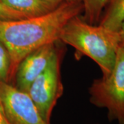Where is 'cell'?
I'll return each instance as SVG.
<instances>
[{
	"instance_id": "cell-1",
	"label": "cell",
	"mask_w": 124,
	"mask_h": 124,
	"mask_svg": "<svg viewBox=\"0 0 124 124\" xmlns=\"http://www.w3.org/2000/svg\"><path fill=\"white\" fill-rule=\"evenodd\" d=\"M82 12L81 1H66L44 15L0 21V41L10 57L9 83L15 79L18 65L23 58L44 45L59 41L66 23Z\"/></svg>"
},
{
	"instance_id": "cell-2",
	"label": "cell",
	"mask_w": 124,
	"mask_h": 124,
	"mask_svg": "<svg viewBox=\"0 0 124 124\" xmlns=\"http://www.w3.org/2000/svg\"><path fill=\"white\" fill-rule=\"evenodd\" d=\"M59 40L73 47L80 55L93 60L100 68L103 76L109 75L113 70L119 47L118 32L100 24L89 23L79 15L66 23Z\"/></svg>"
},
{
	"instance_id": "cell-3",
	"label": "cell",
	"mask_w": 124,
	"mask_h": 124,
	"mask_svg": "<svg viewBox=\"0 0 124 124\" xmlns=\"http://www.w3.org/2000/svg\"><path fill=\"white\" fill-rule=\"evenodd\" d=\"M88 93L90 103L106 109L110 122L124 124V48L119 46L117 50L112 71L93 80Z\"/></svg>"
},
{
	"instance_id": "cell-4",
	"label": "cell",
	"mask_w": 124,
	"mask_h": 124,
	"mask_svg": "<svg viewBox=\"0 0 124 124\" xmlns=\"http://www.w3.org/2000/svg\"><path fill=\"white\" fill-rule=\"evenodd\" d=\"M63 54V49L57 46L48 66L34 80L27 91L40 116L47 124H50L54 108L63 93L61 79Z\"/></svg>"
},
{
	"instance_id": "cell-5",
	"label": "cell",
	"mask_w": 124,
	"mask_h": 124,
	"mask_svg": "<svg viewBox=\"0 0 124 124\" xmlns=\"http://www.w3.org/2000/svg\"><path fill=\"white\" fill-rule=\"evenodd\" d=\"M0 108L8 124H47L28 93L1 80Z\"/></svg>"
},
{
	"instance_id": "cell-6",
	"label": "cell",
	"mask_w": 124,
	"mask_h": 124,
	"mask_svg": "<svg viewBox=\"0 0 124 124\" xmlns=\"http://www.w3.org/2000/svg\"><path fill=\"white\" fill-rule=\"evenodd\" d=\"M58 41L31 52L18 65L15 75V87L27 93L31 84L48 66L57 48Z\"/></svg>"
},
{
	"instance_id": "cell-7",
	"label": "cell",
	"mask_w": 124,
	"mask_h": 124,
	"mask_svg": "<svg viewBox=\"0 0 124 124\" xmlns=\"http://www.w3.org/2000/svg\"><path fill=\"white\" fill-rule=\"evenodd\" d=\"M10 8L27 17L44 15L54 11L65 0H1Z\"/></svg>"
},
{
	"instance_id": "cell-8",
	"label": "cell",
	"mask_w": 124,
	"mask_h": 124,
	"mask_svg": "<svg viewBox=\"0 0 124 124\" xmlns=\"http://www.w3.org/2000/svg\"><path fill=\"white\" fill-rule=\"evenodd\" d=\"M124 19V0H108L98 24L118 32Z\"/></svg>"
},
{
	"instance_id": "cell-9",
	"label": "cell",
	"mask_w": 124,
	"mask_h": 124,
	"mask_svg": "<svg viewBox=\"0 0 124 124\" xmlns=\"http://www.w3.org/2000/svg\"><path fill=\"white\" fill-rule=\"evenodd\" d=\"M108 0H81L83 15L81 17L85 22L91 24H98L103 10Z\"/></svg>"
},
{
	"instance_id": "cell-10",
	"label": "cell",
	"mask_w": 124,
	"mask_h": 124,
	"mask_svg": "<svg viewBox=\"0 0 124 124\" xmlns=\"http://www.w3.org/2000/svg\"><path fill=\"white\" fill-rule=\"evenodd\" d=\"M10 57L6 48L0 41V80L9 83Z\"/></svg>"
},
{
	"instance_id": "cell-11",
	"label": "cell",
	"mask_w": 124,
	"mask_h": 124,
	"mask_svg": "<svg viewBox=\"0 0 124 124\" xmlns=\"http://www.w3.org/2000/svg\"><path fill=\"white\" fill-rule=\"evenodd\" d=\"M27 17L23 14L10 8L0 0V21L4 20H15Z\"/></svg>"
},
{
	"instance_id": "cell-12",
	"label": "cell",
	"mask_w": 124,
	"mask_h": 124,
	"mask_svg": "<svg viewBox=\"0 0 124 124\" xmlns=\"http://www.w3.org/2000/svg\"><path fill=\"white\" fill-rule=\"evenodd\" d=\"M119 35V46L124 48V19L118 31Z\"/></svg>"
},
{
	"instance_id": "cell-13",
	"label": "cell",
	"mask_w": 124,
	"mask_h": 124,
	"mask_svg": "<svg viewBox=\"0 0 124 124\" xmlns=\"http://www.w3.org/2000/svg\"><path fill=\"white\" fill-rule=\"evenodd\" d=\"M0 124H8L7 121L5 119L4 116L2 112H1V108H0Z\"/></svg>"
},
{
	"instance_id": "cell-14",
	"label": "cell",
	"mask_w": 124,
	"mask_h": 124,
	"mask_svg": "<svg viewBox=\"0 0 124 124\" xmlns=\"http://www.w3.org/2000/svg\"><path fill=\"white\" fill-rule=\"evenodd\" d=\"M65 1H81V0H65Z\"/></svg>"
},
{
	"instance_id": "cell-15",
	"label": "cell",
	"mask_w": 124,
	"mask_h": 124,
	"mask_svg": "<svg viewBox=\"0 0 124 124\" xmlns=\"http://www.w3.org/2000/svg\"></svg>"
}]
</instances>
